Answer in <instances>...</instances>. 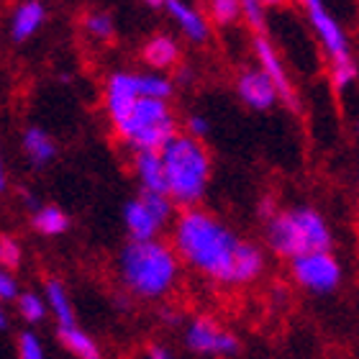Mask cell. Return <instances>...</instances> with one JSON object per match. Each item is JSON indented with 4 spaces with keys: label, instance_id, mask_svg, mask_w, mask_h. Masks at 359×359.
<instances>
[{
    "label": "cell",
    "instance_id": "cell-1",
    "mask_svg": "<svg viewBox=\"0 0 359 359\" xmlns=\"http://www.w3.org/2000/svg\"><path fill=\"white\" fill-rule=\"evenodd\" d=\"M172 249L180 262L213 285L231 287L236 275V257L244 244L239 233L224 218L205 208L180 210L172 224Z\"/></svg>",
    "mask_w": 359,
    "mask_h": 359
},
{
    "label": "cell",
    "instance_id": "cell-2",
    "mask_svg": "<svg viewBox=\"0 0 359 359\" xmlns=\"http://www.w3.org/2000/svg\"><path fill=\"white\" fill-rule=\"evenodd\" d=\"M121 287L139 300H162L177 287L182 262L165 239L126 241L116 257Z\"/></svg>",
    "mask_w": 359,
    "mask_h": 359
},
{
    "label": "cell",
    "instance_id": "cell-3",
    "mask_svg": "<svg viewBox=\"0 0 359 359\" xmlns=\"http://www.w3.org/2000/svg\"><path fill=\"white\" fill-rule=\"evenodd\" d=\"M264 244L272 255L285 262H292L313 252H329L334 244V233L321 210L300 203L280 208V213L264 224Z\"/></svg>",
    "mask_w": 359,
    "mask_h": 359
},
{
    "label": "cell",
    "instance_id": "cell-4",
    "mask_svg": "<svg viewBox=\"0 0 359 359\" xmlns=\"http://www.w3.org/2000/svg\"><path fill=\"white\" fill-rule=\"evenodd\" d=\"M162 162H165L167 195L175 201V205L182 210L198 208L208 193L213 175V159L205 142H198L180 131L162 149Z\"/></svg>",
    "mask_w": 359,
    "mask_h": 359
},
{
    "label": "cell",
    "instance_id": "cell-5",
    "mask_svg": "<svg viewBox=\"0 0 359 359\" xmlns=\"http://www.w3.org/2000/svg\"><path fill=\"white\" fill-rule=\"evenodd\" d=\"M111 128L113 136L134 154L162 151L182 131L172 105L165 100H151V97H142L123 118L111 123Z\"/></svg>",
    "mask_w": 359,
    "mask_h": 359
},
{
    "label": "cell",
    "instance_id": "cell-6",
    "mask_svg": "<svg viewBox=\"0 0 359 359\" xmlns=\"http://www.w3.org/2000/svg\"><path fill=\"white\" fill-rule=\"evenodd\" d=\"M175 201L167 193L139 190V195L123 203L121 218L128 233V241H154L162 239V231L175 224Z\"/></svg>",
    "mask_w": 359,
    "mask_h": 359
},
{
    "label": "cell",
    "instance_id": "cell-7",
    "mask_svg": "<svg viewBox=\"0 0 359 359\" xmlns=\"http://www.w3.org/2000/svg\"><path fill=\"white\" fill-rule=\"evenodd\" d=\"M290 280L311 295H331L344 280V264L334 252H313L287 262Z\"/></svg>",
    "mask_w": 359,
    "mask_h": 359
},
{
    "label": "cell",
    "instance_id": "cell-8",
    "mask_svg": "<svg viewBox=\"0 0 359 359\" xmlns=\"http://www.w3.org/2000/svg\"><path fill=\"white\" fill-rule=\"evenodd\" d=\"M182 341L187 352L198 357H236L241 352V341L233 331L224 329L213 316H193L182 329Z\"/></svg>",
    "mask_w": 359,
    "mask_h": 359
},
{
    "label": "cell",
    "instance_id": "cell-9",
    "mask_svg": "<svg viewBox=\"0 0 359 359\" xmlns=\"http://www.w3.org/2000/svg\"><path fill=\"white\" fill-rule=\"evenodd\" d=\"M303 13H306V21L311 26V31H313L321 52L329 60V67L354 60L352 44H349L344 26H341L337 15L331 13V8L326 3H321V0H306L303 3Z\"/></svg>",
    "mask_w": 359,
    "mask_h": 359
},
{
    "label": "cell",
    "instance_id": "cell-10",
    "mask_svg": "<svg viewBox=\"0 0 359 359\" xmlns=\"http://www.w3.org/2000/svg\"><path fill=\"white\" fill-rule=\"evenodd\" d=\"M252 52H255L257 67L262 69L264 75L275 83L277 95H280V103L287 105L292 113L300 111L298 90H295V85H292L290 72H287V67H285L283 54H280V49L275 46V41H272L267 34H259V36L252 39Z\"/></svg>",
    "mask_w": 359,
    "mask_h": 359
},
{
    "label": "cell",
    "instance_id": "cell-11",
    "mask_svg": "<svg viewBox=\"0 0 359 359\" xmlns=\"http://www.w3.org/2000/svg\"><path fill=\"white\" fill-rule=\"evenodd\" d=\"M142 85L139 72L131 69H113L103 83V111L111 123L123 118L139 100H142Z\"/></svg>",
    "mask_w": 359,
    "mask_h": 359
},
{
    "label": "cell",
    "instance_id": "cell-12",
    "mask_svg": "<svg viewBox=\"0 0 359 359\" xmlns=\"http://www.w3.org/2000/svg\"><path fill=\"white\" fill-rule=\"evenodd\" d=\"M236 95L249 111L267 113L280 103L275 83L259 67H244L236 75Z\"/></svg>",
    "mask_w": 359,
    "mask_h": 359
},
{
    "label": "cell",
    "instance_id": "cell-13",
    "mask_svg": "<svg viewBox=\"0 0 359 359\" xmlns=\"http://www.w3.org/2000/svg\"><path fill=\"white\" fill-rule=\"evenodd\" d=\"M165 13L177 26L180 36L190 44H205L210 39V18L198 6L182 3V0H165Z\"/></svg>",
    "mask_w": 359,
    "mask_h": 359
},
{
    "label": "cell",
    "instance_id": "cell-14",
    "mask_svg": "<svg viewBox=\"0 0 359 359\" xmlns=\"http://www.w3.org/2000/svg\"><path fill=\"white\" fill-rule=\"evenodd\" d=\"M142 62L147 65V69H151V72H165V75L167 69H180L182 46H180L177 36L165 34V31L151 34L142 44Z\"/></svg>",
    "mask_w": 359,
    "mask_h": 359
},
{
    "label": "cell",
    "instance_id": "cell-15",
    "mask_svg": "<svg viewBox=\"0 0 359 359\" xmlns=\"http://www.w3.org/2000/svg\"><path fill=\"white\" fill-rule=\"evenodd\" d=\"M46 21V8L44 3L39 0H23L11 11V18H8V36L15 44H23L34 39L41 31Z\"/></svg>",
    "mask_w": 359,
    "mask_h": 359
},
{
    "label": "cell",
    "instance_id": "cell-16",
    "mask_svg": "<svg viewBox=\"0 0 359 359\" xmlns=\"http://www.w3.org/2000/svg\"><path fill=\"white\" fill-rule=\"evenodd\" d=\"M131 172L139 182V190L167 193L162 151H136V154H131Z\"/></svg>",
    "mask_w": 359,
    "mask_h": 359
},
{
    "label": "cell",
    "instance_id": "cell-17",
    "mask_svg": "<svg viewBox=\"0 0 359 359\" xmlns=\"http://www.w3.org/2000/svg\"><path fill=\"white\" fill-rule=\"evenodd\" d=\"M21 151L29 159V165L46 167L57 159V142L41 126H26L21 134Z\"/></svg>",
    "mask_w": 359,
    "mask_h": 359
},
{
    "label": "cell",
    "instance_id": "cell-18",
    "mask_svg": "<svg viewBox=\"0 0 359 359\" xmlns=\"http://www.w3.org/2000/svg\"><path fill=\"white\" fill-rule=\"evenodd\" d=\"M264 267H267V255L264 249L255 241H247L241 244L239 257H236V275H233V283L236 287L239 285H252L257 283L259 277L264 275Z\"/></svg>",
    "mask_w": 359,
    "mask_h": 359
},
{
    "label": "cell",
    "instance_id": "cell-19",
    "mask_svg": "<svg viewBox=\"0 0 359 359\" xmlns=\"http://www.w3.org/2000/svg\"><path fill=\"white\" fill-rule=\"evenodd\" d=\"M69 213L57 203H41L34 213H31V229L39 233V236H62V233L69 229Z\"/></svg>",
    "mask_w": 359,
    "mask_h": 359
},
{
    "label": "cell",
    "instance_id": "cell-20",
    "mask_svg": "<svg viewBox=\"0 0 359 359\" xmlns=\"http://www.w3.org/2000/svg\"><path fill=\"white\" fill-rule=\"evenodd\" d=\"M44 298L46 306H49V313L54 316L57 321V329L60 326H75V306H72V298H69V290L65 287L62 280L57 277H49L44 283Z\"/></svg>",
    "mask_w": 359,
    "mask_h": 359
},
{
    "label": "cell",
    "instance_id": "cell-21",
    "mask_svg": "<svg viewBox=\"0 0 359 359\" xmlns=\"http://www.w3.org/2000/svg\"><path fill=\"white\" fill-rule=\"evenodd\" d=\"M57 339L65 346V352H69L75 359H103L100 344L90 337L88 331L80 329L77 323L75 326H60L57 329Z\"/></svg>",
    "mask_w": 359,
    "mask_h": 359
},
{
    "label": "cell",
    "instance_id": "cell-22",
    "mask_svg": "<svg viewBox=\"0 0 359 359\" xmlns=\"http://www.w3.org/2000/svg\"><path fill=\"white\" fill-rule=\"evenodd\" d=\"M139 85H142V95L151 97V100H165L170 103L175 97V90H177V83L175 77L165 75V72H139Z\"/></svg>",
    "mask_w": 359,
    "mask_h": 359
},
{
    "label": "cell",
    "instance_id": "cell-23",
    "mask_svg": "<svg viewBox=\"0 0 359 359\" xmlns=\"http://www.w3.org/2000/svg\"><path fill=\"white\" fill-rule=\"evenodd\" d=\"M80 26H83L85 36H90L93 41H111L116 36V18H113V13L100 11V8L88 11L83 15V21H80Z\"/></svg>",
    "mask_w": 359,
    "mask_h": 359
},
{
    "label": "cell",
    "instance_id": "cell-24",
    "mask_svg": "<svg viewBox=\"0 0 359 359\" xmlns=\"http://www.w3.org/2000/svg\"><path fill=\"white\" fill-rule=\"evenodd\" d=\"M15 313H18V318H21L23 323H29V329L36 326V323H41L46 318V313H49L44 292L23 290V295L18 298V303H15Z\"/></svg>",
    "mask_w": 359,
    "mask_h": 359
},
{
    "label": "cell",
    "instance_id": "cell-25",
    "mask_svg": "<svg viewBox=\"0 0 359 359\" xmlns=\"http://www.w3.org/2000/svg\"><path fill=\"white\" fill-rule=\"evenodd\" d=\"M208 18L221 29L233 26L236 21H241V3L239 0H213L208 6Z\"/></svg>",
    "mask_w": 359,
    "mask_h": 359
},
{
    "label": "cell",
    "instance_id": "cell-26",
    "mask_svg": "<svg viewBox=\"0 0 359 359\" xmlns=\"http://www.w3.org/2000/svg\"><path fill=\"white\" fill-rule=\"evenodd\" d=\"M15 357L18 359H46L44 341L34 329H23L15 337Z\"/></svg>",
    "mask_w": 359,
    "mask_h": 359
},
{
    "label": "cell",
    "instance_id": "cell-27",
    "mask_svg": "<svg viewBox=\"0 0 359 359\" xmlns=\"http://www.w3.org/2000/svg\"><path fill=\"white\" fill-rule=\"evenodd\" d=\"M241 21L247 23V29H252L255 36L267 31V6L262 0H244L241 3Z\"/></svg>",
    "mask_w": 359,
    "mask_h": 359
},
{
    "label": "cell",
    "instance_id": "cell-28",
    "mask_svg": "<svg viewBox=\"0 0 359 359\" xmlns=\"http://www.w3.org/2000/svg\"><path fill=\"white\" fill-rule=\"evenodd\" d=\"M359 80V65L357 60L344 62V65H334L329 67V83L337 93H346Z\"/></svg>",
    "mask_w": 359,
    "mask_h": 359
},
{
    "label": "cell",
    "instance_id": "cell-29",
    "mask_svg": "<svg viewBox=\"0 0 359 359\" xmlns=\"http://www.w3.org/2000/svg\"><path fill=\"white\" fill-rule=\"evenodd\" d=\"M23 262V244L11 233H3L0 236V264L6 272H13Z\"/></svg>",
    "mask_w": 359,
    "mask_h": 359
},
{
    "label": "cell",
    "instance_id": "cell-30",
    "mask_svg": "<svg viewBox=\"0 0 359 359\" xmlns=\"http://www.w3.org/2000/svg\"><path fill=\"white\" fill-rule=\"evenodd\" d=\"M23 295L21 290V283H18V277L13 275V272H0V300L3 303H18V298Z\"/></svg>",
    "mask_w": 359,
    "mask_h": 359
},
{
    "label": "cell",
    "instance_id": "cell-31",
    "mask_svg": "<svg viewBox=\"0 0 359 359\" xmlns=\"http://www.w3.org/2000/svg\"><path fill=\"white\" fill-rule=\"evenodd\" d=\"M210 131V121L203 116V113H190L185 121H182V134L193 136L198 142H203Z\"/></svg>",
    "mask_w": 359,
    "mask_h": 359
},
{
    "label": "cell",
    "instance_id": "cell-32",
    "mask_svg": "<svg viewBox=\"0 0 359 359\" xmlns=\"http://www.w3.org/2000/svg\"><path fill=\"white\" fill-rule=\"evenodd\" d=\"M257 213L264 218V224H267V221H272V218L280 213V205H277L275 195H262V198H259V203H257Z\"/></svg>",
    "mask_w": 359,
    "mask_h": 359
},
{
    "label": "cell",
    "instance_id": "cell-33",
    "mask_svg": "<svg viewBox=\"0 0 359 359\" xmlns=\"http://www.w3.org/2000/svg\"><path fill=\"white\" fill-rule=\"evenodd\" d=\"M142 359H175V354L165 344H149L144 349Z\"/></svg>",
    "mask_w": 359,
    "mask_h": 359
},
{
    "label": "cell",
    "instance_id": "cell-34",
    "mask_svg": "<svg viewBox=\"0 0 359 359\" xmlns=\"http://www.w3.org/2000/svg\"><path fill=\"white\" fill-rule=\"evenodd\" d=\"M162 318H165V323H172V326H177L180 323V313L177 311H170V308L162 311Z\"/></svg>",
    "mask_w": 359,
    "mask_h": 359
},
{
    "label": "cell",
    "instance_id": "cell-35",
    "mask_svg": "<svg viewBox=\"0 0 359 359\" xmlns=\"http://www.w3.org/2000/svg\"><path fill=\"white\" fill-rule=\"evenodd\" d=\"M0 329H3V331L11 329V321H8V316H6V313H0Z\"/></svg>",
    "mask_w": 359,
    "mask_h": 359
},
{
    "label": "cell",
    "instance_id": "cell-36",
    "mask_svg": "<svg viewBox=\"0 0 359 359\" xmlns=\"http://www.w3.org/2000/svg\"><path fill=\"white\" fill-rule=\"evenodd\" d=\"M354 131H357V136H359V121H357V126H354Z\"/></svg>",
    "mask_w": 359,
    "mask_h": 359
}]
</instances>
